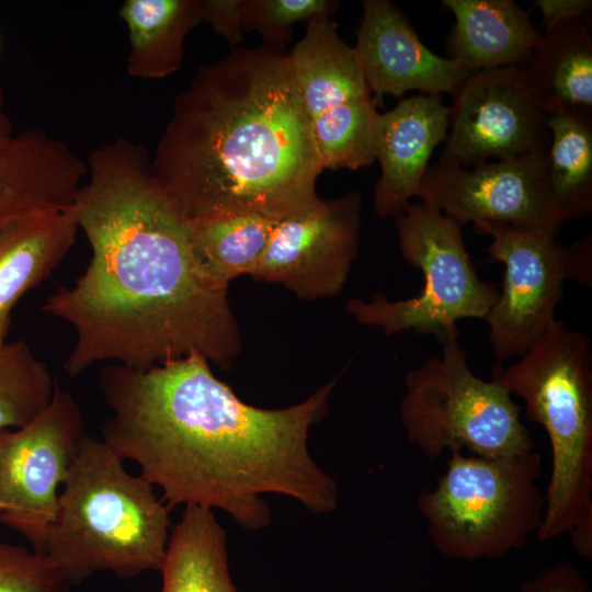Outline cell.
Listing matches in <instances>:
<instances>
[{"label":"cell","mask_w":592,"mask_h":592,"mask_svg":"<svg viewBox=\"0 0 592 592\" xmlns=\"http://www.w3.org/2000/svg\"><path fill=\"white\" fill-rule=\"evenodd\" d=\"M87 167L69 212L91 259L43 306L76 332L65 371L76 377L106 362L146 369L192 353L228 367L241 348L228 285L204 263L148 149L118 137L91 151Z\"/></svg>","instance_id":"obj_1"},{"label":"cell","mask_w":592,"mask_h":592,"mask_svg":"<svg viewBox=\"0 0 592 592\" xmlns=\"http://www.w3.org/2000/svg\"><path fill=\"white\" fill-rule=\"evenodd\" d=\"M337 379L304 401L263 409L242 401L198 353L146 369L109 364L99 388L111 411L102 441L178 505L219 509L250 531L271 521L262 494L332 512L338 487L311 458L310 429L328 412Z\"/></svg>","instance_id":"obj_2"},{"label":"cell","mask_w":592,"mask_h":592,"mask_svg":"<svg viewBox=\"0 0 592 592\" xmlns=\"http://www.w3.org/2000/svg\"><path fill=\"white\" fill-rule=\"evenodd\" d=\"M151 168L189 220H280L319 196L323 168L288 54L236 47L174 100Z\"/></svg>","instance_id":"obj_3"},{"label":"cell","mask_w":592,"mask_h":592,"mask_svg":"<svg viewBox=\"0 0 592 592\" xmlns=\"http://www.w3.org/2000/svg\"><path fill=\"white\" fill-rule=\"evenodd\" d=\"M169 513L151 483L88 434L60 489L43 554L72 585L98 572L130 579L160 571Z\"/></svg>","instance_id":"obj_4"},{"label":"cell","mask_w":592,"mask_h":592,"mask_svg":"<svg viewBox=\"0 0 592 592\" xmlns=\"http://www.w3.org/2000/svg\"><path fill=\"white\" fill-rule=\"evenodd\" d=\"M491 378L526 405L528 420L547 433L550 479L545 492L539 542L566 533L576 551L592 558V346L588 335L554 319L508 368L496 364Z\"/></svg>","instance_id":"obj_5"},{"label":"cell","mask_w":592,"mask_h":592,"mask_svg":"<svg viewBox=\"0 0 592 592\" xmlns=\"http://www.w3.org/2000/svg\"><path fill=\"white\" fill-rule=\"evenodd\" d=\"M449 454L445 474L417 498L428 537L440 554L457 560L493 559L536 535L546 506L538 485L540 453Z\"/></svg>","instance_id":"obj_6"},{"label":"cell","mask_w":592,"mask_h":592,"mask_svg":"<svg viewBox=\"0 0 592 592\" xmlns=\"http://www.w3.org/2000/svg\"><path fill=\"white\" fill-rule=\"evenodd\" d=\"M395 227L402 258L423 274L421 293L394 301L380 293H374L369 301L352 298L348 314L386 335L413 330L432 334L440 343L458 338L457 321L486 319L500 291L478 276L464 243L463 226L421 201L395 216Z\"/></svg>","instance_id":"obj_7"},{"label":"cell","mask_w":592,"mask_h":592,"mask_svg":"<svg viewBox=\"0 0 592 592\" xmlns=\"http://www.w3.org/2000/svg\"><path fill=\"white\" fill-rule=\"evenodd\" d=\"M442 344L405 377L399 414L407 439L425 457L468 449L481 457H502L533 449L521 421V406L497 379L485 380L469 368L457 339Z\"/></svg>","instance_id":"obj_8"},{"label":"cell","mask_w":592,"mask_h":592,"mask_svg":"<svg viewBox=\"0 0 592 592\" xmlns=\"http://www.w3.org/2000/svg\"><path fill=\"white\" fill-rule=\"evenodd\" d=\"M87 435L78 403L58 384L50 405L34 421L0 430V523L38 553Z\"/></svg>","instance_id":"obj_9"},{"label":"cell","mask_w":592,"mask_h":592,"mask_svg":"<svg viewBox=\"0 0 592 592\" xmlns=\"http://www.w3.org/2000/svg\"><path fill=\"white\" fill-rule=\"evenodd\" d=\"M473 225L491 236L490 260L504 264L502 289L485 319L493 354L500 362L521 357L553 322L563 284L573 278L570 248L539 230L490 220Z\"/></svg>","instance_id":"obj_10"},{"label":"cell","mask_w":592,"mask_h":592,"mask_svg":"<svg viewBox=\"0 0 592 592\" xmlns=\"http://www.w3.org/2000/svg\"><path fill=\"white\" fill-rule=\"evenodd\" d=\"M452 95L439 159L465 168L547 151L549 114L524 64L471 72Z\"/></svg>","instance_id":"obj_11"},{"label":"cell","mask_w":592,"mask_h":592,"mask_svg":"<svg viewBox=\"0 0 592 592\" xmlns=\"http://www.w3.org/2000/svg\"><path fill=\"white\" fill-rule=\"evenodd\" d=\"M547 151L465 169L443 159L430 166L418 196L460 226L504 223L556 236L565 224L548 182Z\"/></svg>","instance_id":"obj_12"},{"label":"cell","mask_w":592,"mask_h":592,"mask_svg":"<svg viewBox=\"0 0 592 592\" xmlns=\"http://www.w3.org/2000/svg\"><path fill=\"white\" fill-rule=\"evenodd\" d=\"M361 202L356 191L318 197L277 220L252 277L310 300L339 294L358 252Z\"/></svg>","instance_id":"obj_13"},{"label":"cell","mask_w":592,"mask_h":592,"mask_svg":"<svg viewBox=\"0 0 592 592\" xmlns=\"http://www.w3.org/2000/svg\"><path fill=\"white\" fill-rule=\"evenodd\" d=\"M353 47L377 104L385 94H452L471 72L428 48L405 13L388 0L362 1Z\"/></svg>","instance_id":"obj_14"},{"label":"cell","mask_w":592,"mask_h":592,"mask_svg":"<svg viewBox=\"0 0 592 592\" xmlns=\"http://www.w3.org/2000/svg\"><path fill=\"white\" fill-rule=\"evenodd\" d=\"M449 111L441 95L415 94L379 113L374 155L382 174L373 201L378 217L397 216L418 196L434 149L445 143Z\"/></svg>","instance_id":"obj_15"},{"label":"cell","mask_w":592,"mask_h":592,"mask_svg":"<svg viewBox=\"0 0 592 592\" xmlns=\"http://www.w3.org/2000/svg\"><path fill=\"white\" fill-rule=\"evenodd\" d=\"M87 173L62 140L38 129L14 135L0 155V230L31 210L68 208Z\"/></svg>","instance_id":"obj_16"},{"label":"cell","mask_w":592,"mask_h":592,"mask_svg":"<svg viewBox=\"0 0 592 592\" xmlns=\"http://www.w3.org/2000/svg\"><path fill=\"white\" fill-rule=\"evenodd\" d=\"M78 230L69 207L31 210L0 230V348L15 304L61 262Z\"/></svg>","instance_id":"obj_17"},{"label":"cell","mask_w":592,"mask_h":592,"mask_svg":"<svg viewBox=\"0 0 592 592\" xmlns=\"http://www.w3.org/2000/svg\"><path fill=\"white\" fill-rule=\"evenodd\" d=\"M442 5L455 18L448 58L470 72L523 65L540 37L530 11L512 0H444Z\"/></svg>","instance_id":"obj_18"},{"label":"cell","mask_w":592,"mask_h":592,"mask_svg":"<svg viewBox=\"0 0 592 592\" xmlns=\"http://www.w3.org/2000/svg\"><path fill=\"white\" fill-rule=\"evenodd\" d=\"M303 104L311 119L342 104L372 96L353 47L331 16L307 22L288 54Z\"/></svg>","instance_id":"obj_19"},{"label":"cell","mask_w":592,"mask_h":592,"mask_svg":"<svg viewBox=\"0 0 592 592\" xmlns=\"http://www.w3.org/2000/svg\"><path fill=\"white\" fill-rule=\"evenodd\" d=\"M118 15L128 31V75L161 79L181 68L185 37L203 21V0H126Z\"/></svg>","instance_id":"obj_20"},{"label":"cell","mask_w":592,"mask_h":592,"mask_svg":"<svg viewBox=\"0 0 592 592\" xmlns=\"http://www.w3.org/2000/svg\"><path fill=\"white\" fill-rule=\"evenodd\" d=\"M524 65L549 115L592 110V37L584 16L545 30Z\"/></svg>","instance_id":"obj_21"},{"label":"cell","mask_w":592,"mask_h":592,"mask_svg":"<svg viewBox=\"0 0 592 592\" xmlns=\"http://www.w3.org/2000/svg\"><path fill=\"white\" fill-rule=\"evenodd\" d=\"M160 572V592H237L227 535L212 509L184 506L170 533Z\"/></svg>","instance_id":"obj_22"},{"label":"cell","mask_w":592,"mask_h":592,"mask_svg":"<svg viewBox=\"0 0 592 592\" xmlns=\"http://www.w3.org/2000/svg\"><path fill=\"white\" fill-rule=\"evenodd\" d=\"M547 173L563 221L592 214V110L571 109L549 115Z\"/></svg>","instance_id":"obj_23"},{"label":"cell","mask_w":592,"mask_h":592,"mask_svg":"<svg viewBox=\"0 0 592 592\" xmlns=\"http://www.w3.org/2000/svg\"><path fill=\"white\" fill-rule=\"evenodd\" d=\"M258 215H232L190 221L196 249L213 275L229 283L258 267L274 226Z\"/></svg>","instance_id":"obj_24"},{"label":"cell","mask_w":592,"mask_h":592,"mask_svg":"<svg viewBox=\"0 0 592 592\" xmlns=\"http://www.w3.org/2000/svg\"><path fill=\"white\" fill-rule=\"evenodd\" d=\"M377 105L372 95L342 104L310 121L323 170H357L375 161Z\"/></svg>","instance_id":"obj_25"},{"label":"cell","mask_w":592,"mask_h":592,"mask_svg":"<svg viewBox=\"0 0 592 592\" xmlns=\"http://www.w3.org/2000/svg\"><path fill=\"white\" fill-rule=\"evenodd\" d=\"M57 383L27 343L0 348V430L27 425L50 405Z\"/></svg>","instance_id":"obj_26"},{"label":"cell","mask_w":592,"mask_h":592,"mask_svg":"<svg viewBox=\"0 0 592 592\" xmlns=\"http://www.w3.org/2000/svg\"><path fill=\"white\" fill-rule=\"evenodd\" d=\"M338 7L335 0H243V29L283 48L291 41L294 24L331 16Z\"/></svg>","instance_id":"obj_27"},{"label":"cell","mask_w":592,"mask_h":592,"mask_svg":"<svg viewBox=\"0 0 592 592\" xmlns=\"http://www.w3.org/2000/svg\"><path fill=\"white\" fill-rule=\"evenodd\" d=\"M71 587L45 554L0 543V592H69Z\"/></svg>","instance_id":"obj_28"},{"label":"cell","mask_w":592,"mask_h":592,"mask_svg":"<svg viewBox=\"0 0 592 592\" xmlns=\"http://www.w3.org/2000/svg\"><path fill=\"white\" fill-rule=\"evenodd\" d=\"M203 21L236 48L243 41V0H203Z\"/></svg>","instance_id":"obj_29"},{"label":"cell","mask_w":592,"mask_h":592,"mask_svg":"<svg viewBox=\"0 0 592 592\" xmlns=\"http://www.w3.org/2000/svg\"><path fill=\"white\" fill-rule=\"evenodd\" d=\"M520 592H590V589L573 563L558 561L527 580Z\"/></svg>","instance_id":"obj_30"},{"label":"cell","mask_w":592,"mask_h":592,"mask_svg":"<svg viewBox=\"0 0 592 592\" xmlns=\"http://www.w3.org/2000/svg\"><path fill=\"white\" fill-rule=\"evenodd\" d=\"M544 31L562 22L583 18L592 8L591 0H536Z\"/></svg>","instance_id":"obj_31"},{"label":"cell","mask_w":592,"mask_h":592,"mask_svg":"<svg viewBox=\"0 0 592 592\" xmlns=\"http://www.w3.org/2000/svg\"><path fill=\"white\" fill-rule=\"evenodd\" d=\"M592 235L589 234L584 239L576 241L569 248L572 258L573 278L591 285V255H592Z\"/></svg>","instance_id":"obj_32"},{"label":"cell","mask_w":592,"mask_h":592,"mask_svg":"<svg viewBox=\"0 0 592 592\" xmlns=\"http://www.w3.org/2000/svg\"><path fill=\"white\" fill-rule=\"evenodd\" d=\"M13 129L4 107V94L0 88V155L13 139Z\"/></svg>","instance_id":"obj_33"}]
</instances>
